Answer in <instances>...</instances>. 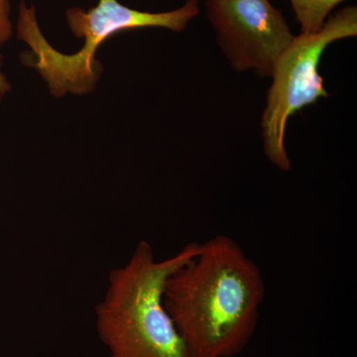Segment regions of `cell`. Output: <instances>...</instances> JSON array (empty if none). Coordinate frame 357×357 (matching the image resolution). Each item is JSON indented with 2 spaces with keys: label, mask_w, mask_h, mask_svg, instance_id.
I'll return each mask as SVG.
<instances>
[{
  "label": "cell",
  "mask_w": 357,
  "mask_h": 357,
  "mask_svg": "<svg viewBox=\"0 0 357 357\" xmlns=\"http://www.w3.org/2000/svg\"><path fill=\"white\" fill-rule=\"evenodd\" d=\"M201 243L185 244L157 260L146 241L128 261L109 272V286L96 307V328L109 357H191L163 302L166 280L198 255Z\"/></svg>",
  "instance_id": "obj_2"
},
{
  "label": "cell",
  "mask_w": 357,
  "mask_h": 357,
  "mask_svg": "<svg viewBox=\"0 0 357 357\" xmlns=\"http://www.w3.org/2000/svg\"><path fill=\"white\" fill-rule=\"evenodd\" d=\"M11 89V84L3 72H2V56L0 54V96H4Z\"/></svg>",
  "instance_id": "obj_8"
},
{
  "label": "cell",
  "mask_w": 357,
  "mask_h": 357,
  "mask_svg": "<svg viewBox=\"0 0 357 357\" xmlns=\"http://www.w3.org/2000/svg\"><path fill=\"white\" fill-rule=\"evenodd\" d=\"M13 35L10 18V1L0 0V47L7 43Z\"/></svg>",
  "instance_id": "obj_7"
},
{
  "label": "cell",
  "mask_w": 357,
  "mask_h": 357,
  "mask_svg": "<svg viewBox=\"0 0 357 357\" xmlns=\"http://www.w3.org/2000/svg\"><path fill=\"white\" fill-rule=\"evenodd\" d=\"M299 21L302 33L318 32L333 8L344 0H289Z\"/></svg>",
  "instance_id": "obj_6"
},
{
  "label": "cell",
  "mask_w": 357,
  "mask_h": 357,
  "mask_svg": "<svg viewBox=\"0 0 357 357\" xmlns=\"http://www.w3.org/2000/svg\"><path fill=\"white\" fill-rule=\"evenodd\" d=\"M357 35L356 6L344 7L326 20L314 33H302L281 54L268 91L262 115L264 153L282 171L292 168L285 148V130L289 119L296 112L326 98L319 65L328 45Z\"/></svg>",
  "instance_id": "obj_4"
},
{
  "label": "cell",
  "mask_w": 357,
  "mask_h": 357,
  "mask_svg": "<svg viewBox=\"0 0 357 357\" xmlns=\"http://www.w3.org/2000/svg\"><path fill=\"white\" fill-rule=\"evenodd\" d=\"M266 285L234 239L215 236L166 280L163 302L191 357H234L255 335Z\"/></svg>",
  "instance_id": "obj_1"
},
{
  "label": "cell",
  "mask_w": 357,
  "mask_h": 357,
  "mask_svg": "<svg viewBox=\"0 0 357 357\" xmlns=\"http://www.w3.org/2000/svg\"><path fill=\"white\" fill-rule=\"evenodd\" d=\"M197 15L198 9L191 1L166 13L135 10L119 0H98L88 10L70 7L66 11V20L73 34L84 39V45L76 53L67 55L54 48L44 36L35 6L21 0L16 33L30 47L21 56L23 63L39 73L52 95L61 98L67 93L86 95L95 89L102 72L96 53L112 35L147 27L182 32Z\"/></svg>",
  "instance_id": "obj_3"
},
{
  "label": "cell",
  "mask_w": 357,
  "mask_h": 357,
  "mask_svg": "<svg viewBox=\"0 0 357 357\" xmlns=\"http://www.w3.org/2000/svg\"><path fill=\"white\" fill-rule=\"evenodd\" d=\"M208 17L230 65L271 77L294 35L269 0H208Z\"/></svg>",
  "instance_id": "obj_5"
}]
</instances>
